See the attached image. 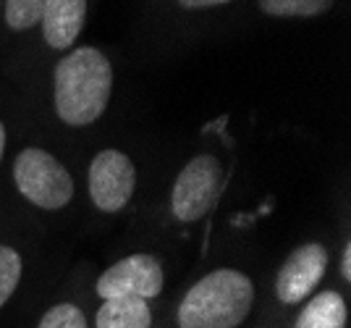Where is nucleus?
<instances>
[{
    "mask_svg": "<svg viewBox=\"0 0 351 328\" xmlns=\"http://www.w3.org/2000/svg\"><path fill=\"white\" fill-rule=\"evenodd\" d=\"M113 90V69L97 47H79L56 69V110L71 126H87L103 116Z\"/></svg>",
    "mask_w": 351,
    "mask_h": 328,
    "instance_id": "obj_1",
    "label": "nucleus"
},
{
    "mask_svg": "<svg viewBox=\"0 0 351 328\" xmlns=\"http://www.w3.org/2000/svg\"><path fill=\"white\" fill-rule=\"evenodd\" d=\"M254 286L247 273L220 268L191 286L178 305L181 328H236L247 320Z\"/></svg>",
    "mask_w": 351,
    "mask_h": 328,
    "instance_id": "obj_2",
    "label": "nucleus"
},
{
    "mask_svg": "<svg viewBox=\"0 0 351 328\" xmlns=\"http://www.w3.org/2000/svg\"><path fill=\"white\" fill-rule=\"evenodd\" d=\"M14 181L32 205L45 210H60L73 197L71 174L50 152L40 148H27L19 152L14 163Z\"/></svg>",
    "mask_w": 351,
    "mask_h": 328,
    "instance_id": "obj_3",
    "label": "nucleus"
},
{
    "mask_svg": "<svg viewBox=\"0 0 351 328\" xmlns=\"http://www.w3.org/2000/svg\"><path fill=\"white\" fill-rule=\"evenodd\" d=\"M223 168L213 155H197L181 168L171 192V210L178 221L191 224L205 215L215 202Z\"/></svg>",
    "mask_w": 351,
    "mask_h": 328,
    "instance_id": "obj_4",
    "label": "nucleus"
},
{
    "mask_svg": "<svg viewBox=\"0 0 351 328\" xmlns=\"http://www.w3.org/2000/svg\"><path fill=\"white\" fill-rule=\"evenodd\" d=\"M162 266L158 257L145 253L129 255L97 279V294L103 299H152L162 292Z\"/></svg>",
    "mask_w": 351,
    "mask_h": 328,
    "instance_id": "obj_5",
    "label": "nucleus"
},
{
    "mask_svg": "<svg viewBox=\"0 0 351 328\" xmlns=\"http://www.w3.org/2000/svg\"><path fill=\"white\" fill-rule=\"evenodd\" d=\"M134 184H136V171L129 155L118 150H103L95 155L89 165V197L100 210L116 213L126 208L134 194Z\"/></svg>",
    "mask_w": 351,
    "mask_h": 328,
    "instance_id": "obj_6",
    "label": "nucleus"
},
{
    "mask_svg": "<svg viewBox=\"0 0 351 328\" xmlns=\"http://www.w3.org/2000/svg\"><path fill=\"white\" fill-rule=\"evenodd\" d=\"M328 268V250L322 244H304L289 255L276 281V294L283 305H293L315 292Z\"/></svg>",
    "mask_w": 351,
    "mask_h": 328,
    "instance_id": "obj_7",
    "label": "nucleus"
},
{
    "mask_svg": "<svg viewBox=\"0 0 351 328\" xmlns=\"http://www.w3.org/2000/svg\"><path fill=\"white\" fill-rule=\"evenodd\" d=\"M87 0H45L43 8V34L47 45L66 50L76 43L79 32L84 30Z\"/></svg>",
    "mask_w": 351,
    "mask_h": 328,
    "instance_id": "obj_8",
    "label": "nucleus"
},
{
    "mask_svg": "<svg viewBox=\"0 0 351 328\" xmlns=\"http://www.w3.org/2000/svg\"><path fill=\"white\" fill-rule=\"evenodd\" d=\"M97 328H149L152 310L147 299H103V307L97 310Z\"/></svg>",
    "mask_w": 351,
    "mask_h": 328,
    "instance_id": "obj_9",
    "label": "nucleus"
},
{
    "mask_svg": "<svg viewBox=\"0 0 351 328\" xmlns=\"http://www.w3.org/2000/svg\"><path fill=\"white\" fill-rule=\"evenodd\" d=\"M346 302L338 292H320L299 313L293 328H346Z\"/></svg>",
    "mask_w": 351,
    "mask_h": 328,
    "instance_id": "obj_10",
    "label": "nucleus"
},
{
    "mask_svg": "<svg viewBox=\"0 0 351 328\" xmlns=\"http://www.w3.org/2000/svg\"><path fill=\"white\" fill-rule=\"evenodd\" d=\"M333 5V0H260V8L267 16L278 19H307V16H320Z\"/></svg>",
    "mask_w": 351,
    "mask_h": 328,
    "instance_id": "obj_11",
    "label": "nucleus"
},
{
    "mask_svg": "<svg viewBox=\"0 0 351 328\" xmlns=\"http://www.w3.org/2000/svg\"><path fill=\"white\" fill-rule=\"evenodd\" d=\"M21 279V255L14 247L0 244V307L11 299Z\"/></svg>",
    "mask_w": 351,
    "mask_h": 328,
    "instance_id": "obj_12",
    "label": "nucleus"
},
{
    "mask_svg": "<svg viewBox=\"0 0 351 328\" xmlns=\"http://www.w3.org/2000/svg\"><path fill=\"white\" fill-rule=\"evenodd\" d=\"M45 0H5V21L11 30H29L43 19Z\"/></svg>",
    "mask_w": 351,
    "mask_h": 328,
    "instance_id": "obj_13",
    "label": "nucleus"
},
{
    "mask_svg": "<svg viewBox=\"0 0 351 328\" xmlns=\"http://www.w3.org/2000/svg\"><path fill=\"white\" fill-rule=\"evenodd\" d=\"M37 328H87V320H84V313L76 305L63 302V305L50 307L43 315V320H40Z\"/></svg>",
    "mask_w": 351,
    "mask_h": 328,
    "instance_id": "obj_14",
    "label": "nucleus"
},
{
    "mask_svg": "<svg viewBox=\"0 0 351 328\" xmlns=\"http://www.w3.org/2000/svg\"><path fill=\"white\" fill-rule=\"evenodd\" d=\"M184 8H210V5H223L228 0H178Z\"/></svg>",
    "mask_w": 351,
    "mask_h": 328,
    "instance_id": "obj_15",
    "label": "nucleus"
},
{
    "mask_svg": "<svg viewBox=\"0 0 351 328\" xmlns=\"http://www.w3.org/2000/svg\"><path fill=\"white\" fill-rule=\"evenodd\" d=\"M341 273H343L346 281L351 279V247L343 250V257H341Z\"/></svg>",
    "mask_w": 351,
    "mask_h": 328,
    "instance_id": "obj_16",
    "label": "nucleus"
},
{
    "mask_svg": "<svg viewBox=\"0 0 351 328\" xmlns=\"http://www.w3.org/2000/svg\"><path fill=\"white\" fill-rule=\"evenodd\" d=\"M3 150H5V129H3V121H0V161H3Z\"/></svg>",
    "mask_w": 351,
    "mask_h": 328,
    "instance_id": "obj_17",
    "label": "nucleus"
}]
</instances>
